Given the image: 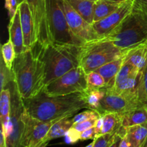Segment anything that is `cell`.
I'll use <instances>...</instances> for the list:
<instances>
[{
    "mask_svg": "<svg viewBox=\"0 0 147 147\" xmlns=\"http://www.w3.org/2000/svg\"><path fill=\"white\" fill-rule=\"evenodd\" d=\"M63 6L67 24L78 38L85 43L93 42L103 38L96 32L93 25L86 22L67 0H63Z\"/></svg>",
    "mask_w": 147,
    "mask_h": 147,
    "instance_id": "obj_10",
    "label": "cell"
},
{
    "mask_svg": "<svg viewBox=\"0 0 147 147\" xmlns=\"http://www.w3.org/2000/svg\"><path fill=\"white\" fill-rule=\"evenodd\" d=\"M1 57L6 66L9 70H12L13 63L16 57V53L14 45L9 39L1 46Z\"/></svg>",
    "mask_w": 147,
    "mask_h": 147,
    "instance_id": "obj_26",
    "label": "cell"
},
{
    "mask_svg": "<svg viewBox=\"0 0 147 147\" xmlns=\"http://www.w3.org/2000/svg\"><path fill=\"white\" fill-rule=\"evenodd\" d=\"M14 81V74L12 70H9L6 66L2 57L0 62V86L1 90L5 88L10 83Z\"/></svg>",
    "mask_w": 147,
    "mask_h": 147,
    "instance_id": "obj_28",
    "label": "cell"
},
{
    "mask_svg": "<svg viewBox=\"0 0 147 147\" xmlns=\"http://www.w3.org/2000/svg\"><path fill=\"white\" fill-rule=\"evenodd\" d=\"M18 9L20 11L24 46L27 49H31L37 44V40L32 16L27 0H22L19 3Z\"/></svg>",
    "mask_w": 147,
    "mask_h": 147,
    "instance_id": "obj_14",
    "label": "cell"
},
{
    "mask_svg": "<svg viewBox=\"0 0 147 147\" xmlns=\"http://www.w3.org/2000/svg\"><path fill=\"white\" fill-rule=\"evenodd\" d=\"M98 136L97 131H96V126L90 128V129H87L85 131L82 132L80 134V141H85V140H88V139H93L94 140Z\"/></svg>",
    "mask_w": 147,
    "mask_h": 147,
    "instance_id": "obj_35",
    "label": "cell"
},
{
    "mask_svg": "<svg viewBox=\"0 0 147 147\" xmlns=\"http://www.w3.org/2000/svg\"><path fill=\"white\" fill-rule=\"evenodd\" d=\"M24 107L31 116L42 121H52L75 116L82 109H89L85 93L50 95L43 89L34 97L23 99Z\"/></svg>",
    "mask_w": 147,
    "mask_h": 147,
    "instance_id": "obj_1",
    "label": "cell"
},
{
    "mask_svg": "<svg viewBox=\"0 0 147 147\" xmlns=\"http://www.w3.org/2000/svg\"><path fill=\"white\" fill-rule=\"evenodd\" d=\"M83 46L55 42L40 45V57L45 65V86L72 69L80 66Z\"/></svg>",
    "mask_w": 147,
    "mask_h": 147,
    "instance_id": "obj_3",
    "label": "cell"
},
{
    "mask_svg": "<svg viewBox=\"0 0 147 147\" xmlns=\"http://www.w3.org/2000/svg\"><path fill=\"white\" fill-rule=\"evenodd\" d=\"M142 147H147V138H146V142H144V144H143V146H142Z\"/></svg>",
    "mask_w": 147,
    "mask_h": 147,
    "instance_id": "obj_42",
    "label": "cell"
},
{
    "mask_svg": "<svg viewBox=\"0 0 147 147\" xmlns=\"http://www.w3.org/2000/svg\"><path fill=\"white\" fill-rule=\"evenodd\" d=\"M34 24L37 43L43 46L51 42L46 0H27Z\"/></svg>",
    "mask_w": 147,
    "mask_h": 147,
    "instance_id": "obj_13",
    "label": "cell"
},
{
    "mask_svg": "<svg viewBox=\"0 0 147 147\" xmlns=\"http://www.w3.org/2000/svg\"><path fill=\"white\" fill-rule=\"evenodd\" d=\"M135 2L136 0H126L107 17L93 23L96 32L101 37H106L114 32L133 11Z\"/></svg>",
    "mask_w": 147,
    "mask_h": 147,
    "instance_id": "obj_11",
    "label": "cell"
},
{
    "mask_svg": "<svg viewBox=\"0 0 147 147\" xmlns=\"http://www.w3.org/2000/svg\"><path fill=\"white\" fill-rule=\"evenodd\" d=\"M40 45L16 56L12 70L14 82L22 99L34 97L45 88V65L40 54Z\"/></svg>",
    "mask_w": 147,
    "mask_h": 147,
    "instance_id": "obj_2",
    "label": "cell"
},
{
    "mask_svg": "<svg viewBox=\"0 0 147 147\" xmlns=\"http://www.w3.org/2000/svg\"><path fill=\"white\" fill-rule=\"evenodd\" d=\"M119 147H133L132 146L131 144L130 141H129V138L126 136V132H125L124 134L123 135V137H122L121 142Z\"/></svg>",
    "mask_w": 147,
    "mask_h": 147,
    "instance_id": "obj_37",
    "label": "cell"
},
{
    "mask_svg": "<svg viewBox=\"0 0 147 147\" xmlns=\"http://www.w3.org/2000/svg\"><path fill=\"white\" fill-rule=\"evenodd\" d=\"M124 55L106 63L96 70L103 77L106 81V88H111L114 85L116 76L124 63Z\"/></svg>",
    "mask_w": 147,
    "mask_h": 147,
    "instance_id": "obj_17",
    "label": "cell"
},
{
    "mask_svg": "<svg viewBox=\"0 0 147 147\" xmlns=\"http://www.w3.org/2000/svg\"><path fill=\"white\" fill-rule=\"evenodd\" d=\"M11 112V92L8 87L1 90L0 95V119L1 123V131L6 134L9 124Z\"/></svg>",
    "mask_w": 147,
    "mask_h": 147,
    "instance_id": "obj_18",
    "label": "cell"
},
{
    "mask_svg": "<svg viewBox=\"0 0 147 147\" xmlns=\"http://www.w3.org/2000/svg\"><path fill=\"white\" fill-rule=\"evenodd\" d=\"M8 30L9 40H11L14 47L16 56L28 50L26 48L24 44V36H23L22 29L20 22V11L18 9L15 14L11 18H10Z\"/></svg>",
    "mask_w": 147,
    "mask_h": 147,
    "instance_id": "obj_15",
    "label": "cell"
},
{
    "mask_svg": "<svg viewBox=\"0 0 147 147\" xmlns=\"http://www.w3.org/2000/svg\"><path fill=\"white\" fill-rule=\"evenodd\" d=\"M74 116H68L56 121L50 128V131L43 140V143L49 142L53 139L65 136L69 129L73 125L72 118Z\"/></svg>",
    "mask_w": 147,
    "mask_h": 147,
    "instance_id": "obj_19",
    "label": "cell"
},
{
    "mask_svg": "<svg viewBox=\"0 0 147 147\" xmlns=\"http://www.w3.org/2000/svg\"><path fill=\"white\" fill-rule=\"evenodd\" d=\"M98 119H90V120L80 122V123H74V124L72 126L71 128L73 129H74L76 131H77L78 133L81 134L82 132L85 131L87 130V129L96 126V122H97V121L98 120Z\"/></svg>",
    "mask_w": 147,
    "mask_h": 147,
    "instance_id": "obj_32",
    "label": "cell"
},
{
    "mask_svg": "<svg viewBox=\"0 0 147 147\" xmlns=\"http://www.w3.org/2000/svg\"><path fill=\"white\" fill-rule=\"evenodd\" d=\"M133 147H142L147 138V123L124 128Z\"/></svg>",
    "mask_w": 147,
    "mask_h": 147,
    "instance_id": "obj_24",
    "label": "cell"
},
{
    "mask_svg": "<svg viewBox=\"0 0 147 147\" xmlns=\"http://www.w3.org/2000/svg\"><path fill=\"white\" fill-rule=\"evenodd\" d=\"M11 92V112H10L9 124L8 131L4 134L6 137L7 147H22L23 131L24 122L22 115L24 107L23 99L19 93L15 82L10 83L7 86Z\"/></svg>",
    "mask_w": 147,
    "mask_h": 147,
    "instance_id": "obj_7",
    "label": "cell"
},
{
    "mask_svg": "<svg viewBox=\"0 0 147 147\" xmlns=\"http://www.w3.org/2000/svg\"><path fill=\"white\" fill-rule=\"evenodd\" d=\"M22 120L24 122V131L22 146L38 147L43 144V140L51 126L60 119L52 121H42L30 116L24 109Z\"/></svg>",
    "mask_w": 147,
    "mask_h": 147,
    "instance_id": "obj_9",
    "label": "cell"
},
{
    "mask_svg": "<svg viewBox=\"0 0 147 147\" xmlns=\"http://www.w3.org/2000/svg\"><path fill=\"white\" fill-rule=\"evenodd\" d=\"M122 127V114L113 112H106L102 115V126L100 135L116 133Z\"/></svg>",
    "mask_w": 147,
    "mask_h": 147,
    "instance_id": "obj_20",
    "label": "cell"
},
{
    "mask_svg": "<svg viewBox=\"0 0 147 147\" xmlns=\"http://www.w3.org/2000/svg\"><path fill=\"white\" fill-rule=\"evenodd\" d=\"M86 74L83 67L78 66L50 82L44 90L48 94L55 96L83 93L88 88Z\"/></svg>",
    "mask_w": 147,
    "mask_h": 147,
    "instance_id": "obj_8",
    "label": "cell"
},
{
    "mask_svg": "<svg viewBox=\"0 0 147 147\" xmlns=\"http://www.w3.org/2000/svg\"><path fill=\"white\" fill-rule=\"evenodd\" d=\"M52 42L84 45L86 43L78 38L67 24L63 0H46Z\"/></svg>",
    "mask_w": 147,
    "mask_h": 147,
    "instance_id": "obj_6",
    "label": "cell"
},
{
    "mask_svg": "<svg viewBox=\"0 0 147 147\" xmlns=\"http://www.w3.org/2000/svg\"><path fill=\"white\" fill-rule=\"evenodd\" d=\"M124 63H129L142 73L147 65V42L127 50Z\"/></svg>",
    "mask_w": 147,
    "mask_h": 147,
    "instance_id": "obj_16",
    "label": "cell"
},
{
    "mask_svg": "<svg viewBox=\"0 0 147 147\" xmlns=\"http://www.w3.org/2000/svg\"><path fill=\"white\" fill-rule=\"evenodd\" d=\"M147 123V107H141L122 115V127L141 125Z\"/></svg>",
    "mask_w": 147,
    "mask_h": 147,
    "instance_id": "obj_23",
    "label": "cell"
},
{
    "mask_svg": "<svg viewBox=\"0 0 147 147\" xmlns=\"http://www.w3.org/2000/svg\"><path fill=\"white\" fill-rule=\"evenodd\" d=\"M93 144H94V142H93H93H91V143H90V144H89L88 145V146H86V147H93Z\"/></svg>",
    "mask_w": 147,
    "mask_h": 147,
    "instance_id": "obj_41",
    "label": "cell"
},
{
    "mask_svg": "<svg viewBox=\"0 0 147 147\" xmlns=\"http://www.w3.org/2000/svg\"><path fill=\"white\" fill-rule=\"evenodd\" d=\"M106 1H115V2H123V1H126V0H106Z\"/></svg>",
    "mask_w": 147,
    "mask_h": 147,
    "instance_id": "obj_39",
    "label": "cell"
},
{
    "mask_svg": "<svg viewBox=\"0 0 147 147\" xmlns=\"http://www.w3.org/2000/svg\"><path fill=\"white\" fill-rule=\"evenodd\" d=\"M84 93L89 109H93L98 111L100 101L106 93V87L100 89H87Z\"/></svg>",
    "mask_w": 147,
    "mask_h": 147,
    "instance_id": "obj_25",
    "label": "cell"
},
{
    "mask_svg": "<svg viewBox=\"0 0 147 147\" xmlns=\"http://www.w3.org/2000/svg\"><path fill=\"white\" fill-rule=\"evenodd\" d=\"M123 2L106 1V0H96L94 6V19L93 23L98 22L116 11Z\"/></svg>",
    "mask_w": 147,
    "mask_h": 147,
    "instance_id": "obj_22",
    "label": "cell"
},
{
    "mask_svg": "<svg viewBox=\"0 0 147 147\" xmlns=\"http://www.w3.org/2000/svg\"><path fill=\"white\" fill-rule=\"evenodd\" d=\"M127 50H122L111 40L103 37L98 41L86 43L83 46L80 66L86 73L97 70L101 66L124 55Z\"/></svg>",
    "mask_w": 147,
    "mask_h": 147,
    "instance_id": "obj_5",
    "label": "cell"
},
{
    "mask_svg": "<svg viewBox=\"0 0 147 147\" xmlns=\"http://www.w3.org/2000/svg\"><path fill=\"white\" fill-rule=\"evenodd\" d=\"M124 134L125 129L123 127H121L119 129V131L116 133V134L115 135V137L113 142H112L111 144L109 147H119L121 142L122 137H123V135Z\"/></svg>",
    "mask_w": 147,
    "mask_h": 147,
    "instance_id": "obj_36",
    "label": "cell"
},
{
    "mask_svg": "<svg viewBox=\"0 0 147 147\" xmlns=\"http://www.w3.org/2000/svg\"><path fill=\"white\" fill-rule=\"evenodd\" d=\"M122 50H129L147 42V8L135 4L123 24L106 37Z\"/></svg>",
    "mask_w": 147,
    "mask_h": 147,
    "instance_id": "obj_4",
    "label": "cell"
},
{
    "mask_svg": "<svg viewBox=\"0 0 147 147\" xmlns=\"http://www.w3.org/2000/svg\"><path fill=\"white\" fill-rule=\"evenodd\" d=\"M116 133L106 134L97 136L93 140L94 144L93 147H109L113 142Z\"/></svg>",
    "mask_w": 147,
    "mask_h": 147,
    "instance_id": "obj_31",
    "label": "cell"
},
{
    "mask_svg": "<svg viewBox=\"0 0 147 147\" xmlns=\"http://www.w3.org/2000/svg\"><path fill=\"white\" fill-rule=\"evenodd\" d=\"M144 106L137 98L122 96L106 88V93L100 101L98 111L102 115L106 112H113L123 115Z\"/></svg>",
    "mask_w": 147,
    "mask_h": 147,
    "instance_id": "obj_12",
    "label": "cell"
},
{
    "mask_svg": "<svg viewBox=\"0 0 147 147\" xmlns=\"http://www.w3.org/2000/svg\"><path fill=\"white\" fill-rule=\"evenodd\" d=\"M102 116V114L99 111L93 109H87L83 112L76 114L72 119H73V124L80 122L86 121L90 119H98Z\"/></svg>",
    "mask_w": 147,
    "mask_h": 147,
    "instance_id": "obj_30",
    "label": "cell"
},
{
    "mask_svg": "<svg viewBox=\"0 0 147 147\" xmlns=\"http://www.w3.org/2000/svg\"><path fill=\"white\" fill-rule=\"evenodd\" d=\"M48 143L49 142H45V143H43L42 144H41L40 146H38V147H46L47 146V144H48Z\"/></svg>",
    "mask_w": 147,
    "mask_h": 147,
    "instance_id": "obj_40",
    "label": "cell"
},
{
    "mask_svg": "<svg viewBox=\"0 0 147 147\" xmlns=\"http://www.w3.org/2000/svg\"><path fill=\"white\" fill-rule=\"evenodd\" d=\"M73 9L90 24L94 19L95 1L90 0H67Z\"/></svg>",
    "mask_w": 147,
    "mask_h": 147,
    "instance_id": "obj_21",
    "label": "cell"
},
{
    "mask_svg": "<svg viewBox=\"0 0 147 147\" xmlns=\"http://www.w3.org/2000/svg\"><path fill=\"white\" fill-rule=\"evenodd\" d=\"M137 96L139 101L147 107V65L141 74Z\"/></svg>",
    "mask_w": 147,
    "mask_h": 147,
    "instance_id": "obj_29",
    "label": "cell"
},
{
    "mask_svg": "<svg viewBox=\"0 0 147 147\" xmlns=\"http://www.w3.org/2000/svg\"><path fill=\"white\" fill-rule=\"evenodd\" d=\"M135 4L147 8V0H136Z\"/></svg>",
    "mask_w": 147,
    "mask_h": 147,
    "instance_id": "obj_38",
    "label": "cell"
},
{
    "mask_svg": "<svg viewBox=\"0 0 147 147\" xmlns=\"http://www.w3.org/2000/svg\"><path fill=\"white\" fill-rule=\"evenodd\" d=\"M87 89H100L106 87V81L103 76L96 70L86 74Z\"/></svg>",
    "mask_w": 147,
    "mask_h": 147,
    "instance_id": "obj_27",
    "label": "cell"
},
{
    "mask_svg": "<svg viewBox=\"0 0 147 147\" xmlns=\"http://www.w3.org/2000/svg\"><path fill=\"white\" fill-rule=\"evenodd\" d=\"M90 1H96V0H90Z\"/></svg>",
    "mask_w": 147,
    "mask_h": 147,
    "instance_id": "obj_43",
    "label": "cell"
},
{
    "mask_svg": "<svg viewBox=\"0 0 147 147\" xmlns=\"http://www.w3.org/2000/svg\"><path fill=\"white\" fill-rule=\"evenodd\" d=\"M18 5L17 0H5V8L8 11L9 18H11L15 14L18 9Z\"/></svg>",
    "mask_w": 147,
    "mask_h": 147,
    "instance_id": "obj_34",
    "label": "cell"
},
{
    "mask_svg": "<svg viewBox=\"0 0 147 147\" xmlns=\"http://www.w3.org/2000/svg\"><path fill=\"white\" fill-rule=\"evenodd\" d=\"M65 137L66 143L72 144H75L78 142V141H80V134L78 133L74 129L70 128L65 134Z\"/></svg>",
    "mask_w": 147,
    "mask_h": 147,
    "instance_id": "obj_33",
    "label": "cell"
}]
</instances>
